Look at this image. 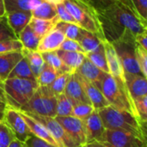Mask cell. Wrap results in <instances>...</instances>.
<instances>
[{"label":"cell","instance_id":"cell-36","mask_svg":"<svg viewBox=\"0 0 147 147\" xmlns=\"http://www.w3.org/2000/svg\"><path fill=\"white\" fill-rule=\"evenodd\" d=\"M134 102L139 121L144 127H146L147 121V96L134 100Z\"/></svg>","mask_w":147,"mask_h":147},{"label":"cell","instance_id":"cell-20","mask_svg":"<svg viewBox=\"0 0 147 147\" xmlns=\"http://www.w3.org/2000/svg\"><path fill=\"white\" fill-rule=\"evenodd\" d=\"M4 17L9 26L18 38L20 33L28 25L32 18V14L31 11H13L5 13Z\"/></svg>","mask_w":147,"mask_h":147},{"label":"cell","instance_id":"cell-32","mask_svg":"<svg viewBox=\"0 0 147 147\" xmlns=\"http://www.w3.org/2000/svg\"><path fill=\"white\" fill-rule=\"evenodd\" d=\"M56 116H70L72 114L73 103L63 93L56 96Z\"/></svg>","mask_w":147,"mask_h":147},{"label":"cell","instance_id":"cell-9","mask_svg":"<svg viewBox=\"0 0 147 147\" xmlns=\"http://www.w3.org/2000/svg\"><path fill=\"white\" fill-rule=\"evenodd\" d=\"M28 114L47 128V130L59 144V147H81L68 135V134L64 130V128L55 120V118L41 116L29 113Z\"/></svg>","mask_w":147,"mask_h":147},{"label":"cell","instance_id":"cell-50","mask_svg":"<svg viewBox=\"0 0 147 147\" xmlns=\"http://www.w3.org/2000/svg\"><path fill=\"white\" fill-rule=\"evenodd\" d=\"M82 147H110L107 144L103 143V142H92V143H89V144H85L84 146Z\"/></svg>","mask_w":147,"mask_h":147},{"label":"cell","instance_id":"cell-48","mask_svg":"<svg viewBox=\"0 0 147 147\" xmlns=\"http://www.w3.org/2000/svg\"><path fill=\"white\" fill-rule=\"evenodd\" d=\"M147 30L144 31L135 36V42L137 45L140 46L145 50H147Z\"/></svg>","mask_w":147,"mask_h":147},{"label":"cell","instance_id":"cell-7","mask_svg":"<svg viewBox=\"0 0 147 147\" xmlns=\"http://www.w3.org/2000/svg\"><path fill=\"white\" fill-rule=\"evenodd\" d=\"M112 44L120 58L124 72L142 75L136 59L135 48L137 44L135 42V36L131 34H127Z\"/></svg>","mask_w":147,"mask_h":147},{"label":"cell","instance_id":"cell-4","mask_svg":"<svg viewBox=\"0 0 147 147\" xmlns=\"http://www.w3.org/2000/svg\"><path fill=\"white\" fill-rule=\"evenodd\" d=\"M63 4L83 29L96 34L102 40L104 36L96 10L84 0H64Z\"/></svg>","mask_w":147,"mask_h":147},{"label":"cell","instance_id":"cell-16","mask_svg":"<svg viewBox=\"0 0 147 147\" xmlns=\"http://www.w3.org/2000/svg\"><path fill=\"white\" fill-rule=\"evenodd\" d=\"M78 79L84 90L86 96L88 97L90 104L93 106L95 110H99L102 108L109 106V103L108 102V101L102 95L100 89H98L92 83H90L87 80H85L84 78H83L82 77H80L78 74Z\"/></svg>","mask_w":147,"mask_h":147},{"label":"cell","instance_id":"cell-8","mask_svg":"<svg viewBox=\"0 0 147 147\" xmlns=\"http://www.w3.org/2000/svg\"><path fill=\"white\" fill-rule=\"evenodd\" d=\"M102 142L112 147H146V140L121 130L105 129Z\"/></svg>","mask_w":147,"mask_h":147},{"label":"cell","instance_id":"cell-5","mask_svg":"<svg viewBox=\"0 0 147 147\" xmlns=\"http://www.w3.org/2000/svg\"><path fill=\"white\" fill-rule=\"evenodd\" d=\"M3 85L8 106L16 110L29 101L39 86L35 80L23 78H7Z\"/></svg>","mask_w":147,"mask_h":147},{"label":"cell","instance_id":"cell-19","mask_svg":"<svg viewBox=\"0 0 147 147\" xmlns=\"http://www.w3.org/2000/svg\"><path fill=\"white\" fill-rule=\"evenodd\" d=\"M76 72L88 82L95 84L98 89L101 88L102 81L107 74L97 68L96 65H94L87 58L84 59Z\"/></svg>","mask_w":147,"mask_h":147},{"label":"cell","instance_id":"cell-10","mask_svg":"<svg viewBox=\"0 0 147 147\" xmlns=\"http://www.w3.org/2000/svg\"><path fill=\"white\" fill-rule=\"evenodd\" d=\"M3 122L9 127L14 138L22 142L25 143L32 135L26 122L22 118L18 111L15 109L9 106L7 107L4 112Z\"/></svg>","mask_w":147,"mask_h":147},{"label":"cell","instance_id":"cell-40","mask_svg":"<svg viewBox=\"0 0 147 147\" xmlns=\"http://www.w3.org/2000/svg\"><path fill=\"white\" fill-rule=\"evenodd\" d=\"M7 40H18L4 16L0 17V41Z\"/></svg>","mask_w":147,"mask_h":147},{"label":"cell","instance_id":"cell-52","mask_svg":"<svg viewBox=\"0 0 147 147\" xmlns=\"http://www.w3.org/2000/svg\"><path fill=\"white\" fill-rule=\"evenodd\" d=\"M47 2L52 3L53 4H58V3H63L64 0H47Z\"/></svg>","mask_w":147,"mask_h":147},{"label":"cell","instance_id":"cell-43","mask_svg":"<svg viewBox=\"0 0 147 147\" xmlns=\"http://www.w3.org/2000/svg\"><path fill=\"white\" fill-rule=\"evenodd\" d=\"M60 50L63 51H67V52H77V53H84V51L83 50V48L81 47V46L79 45V43L77 40H70V39H65V40L63 41V43L61 44Z\"/></svg>","mask_w":147,"mask_h":147},{"label":"cell","instance_id":"cell-15","mask_svg":"<svg viewBox=\"0 0 147 147\" xmlns=\"http://www.w3.org/2000/svg\"><path fill=\"white\" fill-rule=\"evenodd\" d=\"M22 118L26 122L28 129L30 130L31 134L34 136H36L39 139H41L42 140L47 141V143L51 144L52 146L55 147H59V144L56 142V140L53 139V137L50 134V133L47 130V128L39 121L34 120L33 117H31L28 113L22 111V110H17Z\"/></svg>","mask_w":147,"mask_h":147},{"label":"cell","instance_id":"cell-14","mask_svg":"<svg viewBox=\"0 0 147 147\" xmlns=\"http://www.w3.org/2000/svg\"><path fill=\"white\" fill-rule=\"evenodd\" d=\"M64 94L72 102L73 105L77 103H82V102L90 103L88 97L86 96L84 90L76 72L71 74L68 79V82L66 84Z\"/></svg>","mask_w":147,"mask_h":147},{"label":"cell","instance_id":"cell-53","mask_svg":"<svg viewBox=\"0 0 147 147\" xmlns=\"http://www.w3.org/2000/svg\"><path fill=\"white\" fill-rule=\"evenodd\" d=\"M0 83H3V81H2L1 79H0Z\"/></svg>","mask_w":147,"mask_h":147},{"label":"cell","instance_id":"cell-26","mask_svg":"<svg viewBox=\"0 0 147 147\" xmlns=\"http://www.w3.org/2000/svg\"><path fill=\"white\" fill-rule=\"evenodd\" d=\"M22 53L23 57L27 59L33 74L35 78H37L46 65L41 53L38 51H29L24 48H22Z\"/></svg>","mask_w":147,"mask_h":147},{"label":"cell","instance_id":"cell-44","mask_svg":"<svg viewBox=\"0 0 147 147\" xmlns=\"http://www.w3.org/2000/svg\"><path fill=\"white\" fill-rule=\"evenodd\" d=\"M96 11H102L112 5L115 0H84Z\"/></svg>","mask_w":147,"mask_h":147},{"label":"cell","instance_id":"cell-34","mask_svg":"<svg viewBox=\"0 0 147 147\" xmlns=\"http://www.w3.org/2000/svg\"><path fill=\"white\" fill-rule=\"evenodd\" d=\"M55 28L60 30L64 34L66 39L74 40H78L82 30V28L77 24L64 22H59L56 24Z\"/></svg>","mask_w":147,"mask_h":147},{"label":"cell","instance_id":"cell-30","mask_svg":"<svg viewBox=\"0 0 147 147\" xmlns=\"http://www.w3.org/2000/svg\"><path fill=\"white\" fill-rule=\"evenodd\" d=\"M86 58L97 68H99L101 71H102L105 73L109 74L107 60H106V56H105V51H104V47L103 44L102 45L94 52L86 53Z\"/></svg>","mask_w":147,"mask_h":147},{"label":"cell","instance_id":"cell-28","mask_svg":"<svg viewBox=\"0 0 147 147\" xmlns=\"http://www.w3.org/2000/svg\"><path fill=\"white\" fill-rule=\"evenodd\" d=\"M8 78H23L36 81V78L33 74L29 65L24 57H22V59L14 66L9 74Z\"/></svg>","mask_w":147,"mask_h":147},{"label":"cell","instance_id":"cell-47","mask_svg":"<svg viewBox=\"0 0 147 147\" xmlns=\"http://www.w3.org/2000/svg\"><path fill=\"white\" fill-rule=\"evenodd\" d=\"M8 107L7 101L5 98L4 91H3V83H0V121H3L4 112Z\"/></svg>","mask_w":147,"mask_h":147},{"label":"cell","instance_id":"cell-27","mask_svg":"<svg viewBox=\"0 0 147 147\" xmlns=\"http://www.w3.org/2000/svg\"><path fill=\"white\" fill-rule=\"evenodd\" d=\"M18 40L21 41L24 49L29 51H36L40 37H39L33 29L28 25L19 34Z\"/></svg>","mask_w":147,"mask_h":147},{"label":"cell","instance_id":"cell-46","mask_svg":"<svg viewBox=\"0 0 147 147\" xmlns=\"http://www.w3.org/2000/svg\"><path fill=\"white\" fill-rule=\"evenodd\" d=\"M25 144L27 147H55L52 146L51 144L47 143V141L37 138L36 136L33 134L27 140Z\"/></svg>","mask_w":147,"mask_h":147},{"label":"cell","instance_id":"cell-17","mask_svg":"<svg viewBox=\"0 0 147 147\" xmlns=\"http://www.w3.org/2000/svg\"><path fill=\"white\" fill-rule=\"evenodd\" d=\"M125 83L133 101L147 96L146 78L142 75L125 73Z\"/></svg>","mask_w":147,"mask_h":147},{"label":"cell","instance_id":"cell-54","mask_svg":"<svg viewBox=\"0 0 147 147\" xmlns=\"http://www.w3.org/2000/svg\"><path fill=\"white\" fill-rule=\"evenodd\" d=\"M103 143H104V142H103ZM105 144H106V143H105ZM108 146H109V145H108ZM110 147H112V146H110Z\"/></svg>","mask_w":147,"mask_h":147},{"label":"cell","instance_id":"cell-49","mask_svg":"<svg viewBox=\"0 0 147 147\" xmlns=\"http://www.w3.org/2000/svg\"><path fill=\"white\" fill-rule=\"evenodd\" d=\"M8 147H27V146L24 142H22L14 138L11 140V142L9 143V145L8 146Z\"/></svg>","mask_w":147,"mask_h":147},{"label":"cell","instance_id":"cell-39","mask_svg":"<svg viewBox=\"0 0 147 147\" xmlns=\"http://www.w3.org/2000/svg\"><path fill=\"white\" fill-rule=\"evenodd\" d=\"M135 53L140 72L145 78H147V50H145L139 45H136Z\"/></svg>","mask_w":147,"mask_h":147},{"label":"cell","instance_id":"cell-6","mask_svg":"<svg viewBox=\"0 0 147 147\" xmlns=\"http://www.w3.org/2000/svg\"><path fill=\"white\" fill-rule=\"evenodd\" d=\"M56 96L49 86H38L29 101L19 110L41 116H56Z\"/></svg>","mask_w":147,"mask_h":147},{"label":"cell","instance_id":"cell-33","mask_svg":"<svg viewBox=\"0 0 147 147\" xmlns=\"http://www.w3.org/2000/svg\"><path fill=\"white\" fill-rule=\"evenodd\" d=\"M59 74L61 73L46 64L40 75L36 78V82L39 86H50Z\"/></svg>","mask_w":147,"mask_h":147},{"label":"cell","instance_id":"cell-23","mask_svg":"<svg viewBox=\"0 0 147 147\" xmlns=\"http://www.w3.org/2000/svg\"><path fill=\"white\" fill-rule=\"evenodd\" d=\"M59 22V20L58 16L50 20L32 17L28 23V26L41 39L44 35H46L52 29H53Z\"/></svg>","mask_w":147,"mask_h":147},{"label":"cell","instance_id":"cell-18","mask_svg":"<svg viewBox=\"0 0 147 147\" xmlns=\"http://www.w3.org/2000/svg\"><path fill=\"white\" fill-rule=\"evenodd\" d=\"M65 39V36L64 34L58 28H54L40 39L36 51L40 53L57 51L59 49Z\"/></svg>","mask_w":147,"mask_h":147},{"label":"cell","instance_id":"cell-2","mask_svg":"<svg viewBox=\"0 0 147 147\" xmlns=\"http://www.w3.org/2000/svg\"><path fill=\"white\" fill-rule=\"evenodd\" d=\"M96 111L105 129L126 131L146 140V127L132 114L119 110L110 105Z\"/></svg>","mask_w":147,"mask_h":147},{"label":"cell","instance_id":"cell-3","mask_svg":"<svg viewBox=\"0 0 147 147\" xmlns=\"http://www.w3.org/2000/svg\"><path fill=\"white\" fill-rule=\"evenodd\" d=\"M100 90L110 106L119 110L127 111L139 120L134 102L128 93L125 83L115 79L107 73L102 81Z\"/></svg>","mask_w":147,"mask_h":147},{"label":"cell","instance_id":"cell-1","mask_svg":"<svg viewBox=\"0 0 147 147\" xmlns=\"http://www.w3.org/2000/svg\"><path fill=\"white\" fill-rule=\"evenodd\" d=\"M104 39L111 43L123 35L134 36L146 31V21L136 11L130 0H115L102 11H96Z\"/></svg>","mask_w":147,"mask_h":147},{"label":"cell","instance_id":"cell-24","mask_svg":"<svg viewBox=\"0 0 147 147\" xmlns=\"http://www.w3.org/2000/svg\"><path fill=\"white\" fill-rule=\"evenodd\" d=\"M77 41L79 43L85 54L96 51L102 43V40L96 34L86 31L83 28Z\"/></svg>","mask_w":147,"mask_h":147},{"label":"cell","instance_id":"cell-41","mask_svg":"<svg viewBox=\"0 0 147 147\" xmlns=\"http://www.w3.org/2000/svg\"><path fill=\"white\" fill-rule=\"evenodd\" d=\"M13 139L14 136L9 127L0 121V147H8Z\"/></svg>","mask_w":147,"mask_h":147},{"label":"cell","instance_id":"cell-29","mask_svg":"<svg viewBox=\"0 0 147 147\" xmlns=\"http://www.w3.org/2000/svg\"><path fill=\"white\" fill-rule=\"evenodd\" d=\"M31 14L32 17L34 18L50 20L57 16V10L55 4L43 1L40 4L31 10Z\"/></svg>","mask_w":147,"mask_h":147},{"label":"cell","instance_id":"cell-42","mask_svg":"<svg viewBox=\"0 0 147 147\" xmlns=\"http://www.w3.org/2000/svg\"><path fill=\"white\" fill-rule=\"evenodd\" d=\"M55 7H56L57 16L59 17V22H69V23L77 24V22H76L75 19L73 18V16L69 13V11L66 9V8L65 7V5L63 3L55 4Z\"/></svg>","mask_w":147,"mask_h":147},{"label":"cell","instance_id":"cell-12","mask_svg":"<svg viewBox=\"0 0 147 147\" xmlns=\"http://www.w3.org/2000/svg\"><path fill=\"white\" fill-rule=\"evenodd\" d=\"M86 144L92 142H102L105 127L96 110L93 111L84 121Z\"/></svg>","mask_w":147,"mask_h":147},{"label":"cell","instance_id":"cell-38","mask_svg":"<svg viewBox=\"0 0 147 147\" xmlns=\"http://www.w3.org/2000/svg\"><path fill=\"white\" fill-rule=\"evenodd\" d=\"M23 47L19 40H7L0 41V53L22 52Z\"/></svg>","mask_w":147,"mask_h":147},{"label":"cell","instance_id":"cell-25","mask_svg":"<svg viewBox=\"0 0 147 147\" xmlns=\"http://www.w3.org/2000/svg\"><path fill=\"white\" fill-rule=\"evenodd\" d=\"M45 0H3L5 13L13 11H31Z\"/></svg>","mask_w":147,"mask_h":147},{"label":"cell","instance_id":"cell-22","mask_svg":"<svg viewBox=\"0 0 147 147\" xmlns=\"http://www.w3.org/2000/svg\"><path fill=\"white\" fill-rule=\"evenodd\" d=\"M56 53L58 54L63 64L66 67H68L72 73L76 72V71L78 69V67L86 58V55L84 53L77 52H67L60 49L57 50Z\"/></svg>","mask_w":147,"mask_h":147},{"label":"cell","instance_id":"cell-13","mask_svg":"<svg viewBox=\"0 0 147 147\" xmlns=\"http://www.w3.org/2000/svg\"><path fill=\"white\" fill-rule=\"evenodd\" d=\"M102 44L104 47L105 56H106L109 74L112 77H114L115 79L120 80L122 83H125V72L115 47L111 42L106 40H102Z\"/></svg>","mask_w":147,"mask_h":147},{"label":"cell","instance_id":"cell-11","mask_svg":"<svg viewBox=\"0 0 147 147\" xmlns=\"http://www.w3.org/2000/svg\"><path fill=\"white\" fill-rule=\"evenodd\" d=\"M55 120L61 125L68 135L80 146L86 144L84 121L75 116H55Z\"/></svg>","mask_w":147,"mask_h":147},{"label":"cell","instance_id":"cell-37","mask_svg":"<svg viewBox=\"0 0 147 147\" xmlns=\"http://www.w3.org/2000/svg\"><path fill=\"white\" fill-rule=\"evenodd\" d=\"M93 111H95V109L90 103H77L73 106L71 115L84 121L90 114H92Z\"/></svg>","mask_w":147,"mask_h":147},{"label":"cell","instance_id":"cell-31","mask_svg":"<svg viewBox=\"0 0 147 147\" xmlns=\"http://www.w3.org/2000/svg\"><path fill=\"white\" fill-rule=\"evenodd\" d=\"M41 56L47 65H50L51 67H53V69L58 71L59 73L67 72V73L72 74L71 70L63 64V62L61 61V59L56 53V51L43 53H41Z\"/></svg>","mask_w":147,"mask_h":147},{"label":"cell","instance_id":"cell-35","mask_svg":"<svg viewBox=\"0 0 147 147\" xmlns=\"http://www.w3.org/2000/svg\"><path fill=\"white\" fill-rule=\"evenodd\" d=\"M70 76H71V73H67V72L61 73L55 78V80L49 86L52 92L53 93L55 96L64 93Z\"/></svg>","mask_w":147,"mask_h":147},{"label":"cell","instance_id":"cell-45","mask_svg":"<svg viewBox=\"0 0 147 147\" xmlns=\"http://www.w3.org/2000/svg\"><path fill=\"white\" fill-rule=\"evenodd\" d=\"M138 14L144 19L147 20V0H130Z\"/></svg>","mask_w":147,"mask_h":147},{"label":"cell","instance_id":"cell-51","mask_svg":"<svg viewBox=\"0 0 147 147\" xmlns=\"http://www.w3.org/2000/svg\"><path fill=\"white\" fill-rule=\"evenodd\" d=\"M4 14H5V9L3 5V0H0V17L4 16Z\"/></svg>","mask_w":147,"mask_h":147},{"label":"cell","instance_id":"cell-21","mask_svg":"<svg viewBox=\"0 0 147 147\" xmlns=\"http://www.w3.org/2000/svg\"><path fill=\"white\" fill-rule=\"evenodd\" d=\"M22 52L0 53V79L3 82L8 78V76L14 66L22 59Z\"/></svg>","mask_w":147,"mask_h":147},{"label":"cell","instance_id":"cell-55","mask_svg":"<svg viewBox=\"0 0 147 147\" xmlns=\"http://www.w3.org/2000/svg\"><path fill=\"white\" fill-rule=\"evenodd\" d=\"M45 1H47V0H45Z\"/></svg>","mask_w":147,"mask_h":147}]
</instances>
